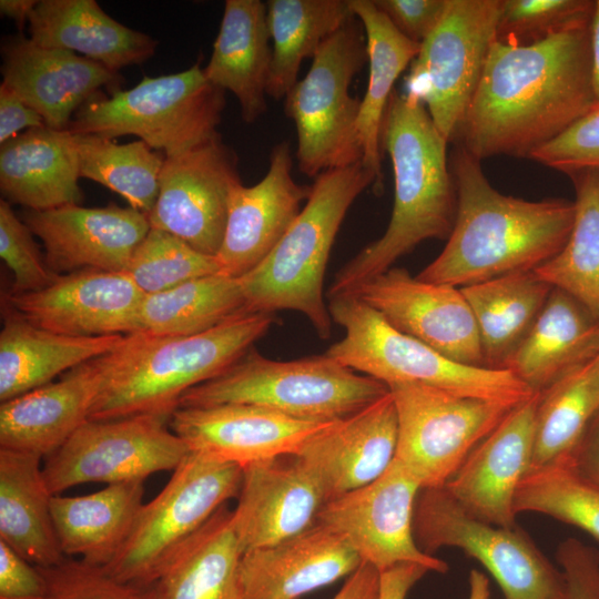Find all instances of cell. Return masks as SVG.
Returning <instances> with one entry per match:
<instances>
[{"label": "cell", "instance_id": "6da1fadb", "mask_svg": "<svg viewBox=\"0 0 599 599\" xmlns=\"http://www.w3.org/2000/svg\"><path fill=\"white\" fill-rule=\"evenodd\" d=\"M590 22L542 41L494 39L455 142L479 161L528 158L596 103Z\"/></svg>", "mask_w": 599, "mask_h": 599}, {"label": "cell", "instance_id": "7a4b0ae2", "mask_svg": "<svg viewBox=\"0 0 599 599\" xmlns=\"http://www.w3.org/2000/svg\"><path fill=\"white\" fill-rule=\"evenodd\" d=\"M451 174L457 192L455 224L444 250L417 278L463 287L534 271L566 244L573 201L505 195L487 180L480 161L459 145Z\"/></svg>", "mask_w": 599, "mask_h": 599}, {"label": "cell", "instance_id": "3957f363", "mask_svg": "<svg viewBox=\"0 0 599 599\" xmlns=\"http://www.w3.org/2000/svg\"><path fill=\"white\" fill-rule=\"evenodd\" d=\"M382 149L392 161L394 205L384 234L362 248L334 276L327 296L352 293L430 238L447 240L457 214L448 142L424 103L393 91L382 125Z\"/></svg>", "mask_w": 599, "mask_h": 599}, {"label": "cell", "instance_id": "277c9868", "mask_svg": "<svg viewBox=\"0 0 599 599\" xmlns=\"http://www.w3.org/2000/svg\"><path fill=\"white\" fill-rule=\"evenodd\" d=\"M274 322V314L243 313L194 335H124L116 347L97 358L102 379L89 420L171 418L184 393L222 374Z\"/></svg>", "mask_w": 599, "mask_h": 599}, {"label": "cell", "instance_id": "5b68a950", "mask_svg": "<svg viewBox=\"0 0 599 599\" xmlns=\"http://www.w3.org/2000/svg\"><path fill=\"white\" fill-rule=\"evenodd\" d=\"M368 186L374 191L376 177L362 162L315 177L306 203L278 244L240 277L246 313L295 311L321 338L331 336L333 321L323 292L328 257L348 209Z\"/></svg>", "mask_w": 599, "mask_h": 599}, {"label": "cell", "instance_id": "8992f818", "mask_svg": "<svg viewBox=\"0 0 599 599\" xmlns=\"http://www.w3.org/2000/svg\"><path fill=\"white\" fill-rule=\"evenodd\" d=\"M388 392L386 384L325 354L274 361L251 348L222 374L184 393L179 408L248 404L304 422L331 423Z\"/></svg>", "mask_w": 599, "mask_h": 599}, {"label": "cell", "instance_id": "52a82bcc", "mask_svg": "<svg viewBox=\"0 0 599 599\" xmlns=\"http://www.w3.org/2000/svg\"><path fill=\"white\" fill-rule=\"evenodd\" d=\"M327 307L345 335L324 354L387 387L415 383L511 405L535 394L509 370L460 364L397 331L355 295L329 297Z\"/></svg>", "mask_w": 599, "mask_h": 599}, {"label": "cell", "instance_id": "ba28073f", "mask_svg": "<svg viewBox=\"0 0 599 599\" xmlns=\"http://www.w3.org/2000/svg\"><path fill=\"white\" fill-rule=\"evenodd\" d=\"M224 108V90L212 84L196 62L182 72L144 77L111 98H93L75 112L67 130L111 140L136 135L169 158L217 136Z\"/></svg>", "mask_w": 599, "mask_h": 599}, {"label": "cell", "instance_id": "9c48e42d", "mask_svg": "<svg viewBox=\"0 0 599 599\" xmlns=\"http://www.w3.org/2000/svg\"><path fill=\"white\" fill-rule=\"evenodd\" d=\"M362 29L353 17L326 39L306 75L285 97V113L296 129L298 167L309 177L362 162L361 100L349 94L353 78L367 60Z\"/></svg>", "mask_w": 599, "mask_h": 599}, {"label": "cell", "instance_id": "30bf717a", "mask_svg": "<svg viewBox=\"0 0 599 599\" xmlns=\"http://www.w3.org/2000/svg\"><path fill=\"white\" fill-rule=\"evenodd\" d=\"M242 475L234 463L189 450L161 491L142 505L126 541L103 568L123 582H158L174 550L237 497Z\"/></svg>", "mask_w": 599, "mask_h": 599}, {"label": "cell", "instance_id": "8fae6325", "mask_svg": "<svg viewBox=\"0 0 599 599\" xmlns=\"http://www.w3.org/2000/svg\"><path fill=\"white\" fill-rule=\"evenodd\" d=\"M414 535L428 555L454 547L479 561L505 599H569L562 570L522 529L474 517L444 486L420 489L414 509Z\"/></svg>", "mask_w": 599, "mask_h": 599}, {"label": "cell", "instance_id": "7c38bea8", "mask_svg": "<svg viewBox=\"0 0 599 599\" xmlns=\"http://www.w3.org/2000/svg\"><path fill=\"white\" fill-rule=\"evenodd\" d=\"M388 389L397 414L395 459L422 489L445 486L516 406L415 383Z\"/></svg>", "mask_w": 599, "mask_h": 599}, {"label": "cell", "instance_id": "4fadbf2b", "mask_svg": "<svg viewBox=\"0 0 599 599\" xmlns=\"http://www.w3.org/2000/svg\"><path fill=\"white\" fill-rule=\"evenodd\" d=\"M504 0H446L444 13L422 42L405 78L435 126L455 141L496 37Z\"/></svg>", "mask_w": 599, "mask_h": 599}, {"label": "cell", "instance_id": "5bb4252c", "mask_svg": "<svg viewBox=\"0 0 599 599\" xmlns=\"http://www.w3.org/2000/svg\"><path fill=\"white\" fill-rule=\"evenodd\" d=\"M169 422L159 415L88 420L45 457L50 493L60 495L87 483L145 481L155 473L174 470L189 448Z\"/></svg>", "mask_w": 599, "mask_h": 599}, {"label": "cell", "instance_id": "9a60e30c", "mask_svg": "<svg viewBox=\"0 0 599 599\" xmlns=\"http://www.w3.org/2000/svg\"><path fill=\"white\" fill-rule=\"evenodd\" d=\"M422 487L394 458L372 483L329 499L317 515L345 537L359 556L383 572L400 564H417L444 573L448 565L424 552L414 535V509Z\"/></svg>", "mask_w": 599, "mask_h": 599}, {"label": "cell", "instance_id": "2e32d148", "mask_svg": "<svg viewBox=\"0 0 599 599\" xmlns=\"http://www.w3.org/2000/svg\"><path fill=\"white\" fill-rule=\"evenodd\" d=\"M238 183L236 154L220 134L165 158L159 195L148 214L151 229L173 234L193 248L215 256L224 236L230 195Z\"/></svg>", "mask_w": 599, "mask_h": 599}, {"label": "cell", "instance_id": "e0dca14e", "mask_svg": "<svg viewBox=\"0 0 599 599\" xmlns=\"http://www.w3.org/2000/svg\"><path fill=\"white\" fill-rule=\"evenodd\" d=\"M394 328L460 364L485 367L473 312L460 287L413 277L390 267L352 293Z\"/></svg>", "mask_w": 599, "mask_h": 599}, {"label": "cell", "instance_id": "ac0fdd59", "mask_svg": "<svg viewBox=\"0 0 599 599\" xmlns=\"http://www.w3.org/2000/svg\"><path fill=\"white\" fill-rule=\"evenodd\" d=\"M144 295L124 272L82 270L59 275L37 292H6L3 302L40 328L97 337L140 332Z\"/></svg>", "mask_w": 599, "mask_h": 599}, {"label": "cell", "instance_id": "d6986e66", "mask_svg": "<svg viewBox=\"0 0 599 599\" xmlns=\"http://www.w3.org/2000/svg\"><path fill=\"white\" fill-rule=\"evenodd\" d=\"M21 219L42 241L45 262L57 275L82 270L124 272L151 229L146 214L114 203L26 209Z\"/></svg>", "mask_w": 599, "mask_h": 599}, {"label": "cell", "instance_id": "ffe728a7", "mask_svg": "<svg viewBox=\"0 0 599 599\" xmlns=\"http://www.w3.org/2000/svg\"><path fill=\"white\" fill-rule=\"evenodd\" d=\"M1 55V84L54 130H67L75 112L102 88L113 94L123 82L119 71L71 51L40 47L23 35L4 39Z\"/></svg>", "mask_w": 599, "mask_h": 599}, {"label": "cell", "instance_id": "44dd1931", "mask_svg": "<svg viewBox=\"0 0 599 599\" xmlns=\"http://www.w3.org/2000/svg\"><path fill=\"white\" fill-rule=\"evenodd\" d=\"M287 142L273 146L268 170L253 186L241 183L231 192L224 236L217 252L222 274L242 277L278 244L300 214L311 186L296 183Z\"/></svg>", "mask_w": 599, "mask_h": 599}, {"label": "cell", "instance_id": "7402d4cb", "mask_svg": "<svg viewBox=\"0 0 599 599\" xmlns=\"http://www.w3.org/2000/svg\"><path fill=\"white\" fill-rule=\"evenodd\" d=\"M538 402L535 393L516 405L444 486L466 511L485 522L517 526L515 497L530 467Z\"/></svg>", "mask_w": 599, "mask_h": 599}, {"label": "cell", "instance_id": "603a6c76", "mask_svg": "<svg viewBox=\"0 0 599 599\" xmlns=\"http://www.w3.org/2000/svg\"><path fill=\"white\" fill-rule=\"evenodd\" d=\"M397 414L392 394L308 436L293 455L316 477L327 501L378 478L395 458Z\"/></svg>", "mask_w": 599, "mask_h": 599}, {"label": "cell", "instance_id": "cb8c5ba5", "mask_svg": "<svg viewBox=\"0 0 599 599\" xmlns=\"http://www.w3.org/2000/svg\"><path fill=\"white\" fill-rule=\"evenodd\" d=\"M327 501L316 477L295 456L243 467L232 526L243 552L275 545L316 522Z\"/></svg>", "mask_w": 599, "mask_h": 599}, {"label": "cell", "instance_id": "d4e9b609", "mask_svg": "<svg viewBox=\"0 0 599 599\" xmlns=\"http://www.w3.org/2000/svg\"><path fill=\"white\" fill-rule=\"evenodd\" d=\"M327 423L304 422L248 404L180 407L169 426L187 446L242 468L293 456L303 441Z\"/></svg>", "mask_w": 599, "mask_h": 599}, {"label": "cell", "instance_id": "484cf974", "mask_svg": "<svg viewBox=\"0 0 599 599\" xmlns=\"http://www.w3.org/2000/svg\"><path fill=\"white\" fill-rule=\"evenodd\" d=\"M361 565L344 536L316 521L281 542L244 552L240 580L245 599H298Z\"/></svg>", "mask_w": 599, "mask_h": 599}, {"label": "cell", "instance_id": "4316f807", "mask_svg": "<svg viewBox=\"0 0 599 599\" xmlns=\"http://www.w3.org/2000/svg\"><path fill=\"white\" fill-rule=\"evenodd\" d=\"M97 358L59 380L1 403L0 448L48 457L84 423L101 386Z\"/></svg>", "mask_w": 599, "mask_h": 599}, {"label": "cell", "instance_id": "83f0119b", "mask_svg": "<svg viewBox=\"0 0 599 599\" xmlns=\"http://www.w3.org/2000/svg\"><path fill=\"white\" fill-rule=\"evenodd\" d=\"M79 179L69 130L34 128L0 144V191L10 204L32 211L80 204Z\"/></svg>", "mask_w": 599, "mask_h": 599}, {"label": "cell", "instance_id": "f1b7e54d", "mask_svg": "<svg viewBox=\"0 0 599 599\" xmlns=\"http://www.w3.org/2000/svg\"><path fill=\"white\" fill-rule=\"evenodd\" d=\"M598 353L599 319L571 295L554 287L502 369L540 393Z\"/></svg>", "mask_w": 599, "mask_h": 599}, {"label": "cell", "instance_id": "f546056e", "mask_svg": "<svg viewBox=\"0 0 599 599\" xmlns=\"http://www.w3.org/2000/svg\"><path fill=\"white\" fill-rule=\"evenodd\" d=\"M38 45L80 53L109 69L141 64L158 41L111 18L95 0H40L29 18Z\"/></svg>", "mask_w": 599, "mask_h": 599}, {"label": "cell", "instance_id": "4dcf8cb0", "mask_svg": "<svg viewBox=\"0 0 599 599\" xmlns=\"http://www.w3.org/2000/svg\"><path fill=\"white\" fill-rule=\"evenodd\" d=\"M1 403L44 386L54 377L108 354L124 335L73 337L40 328L6 302L1 308Z\"/></svg>", "mask_w": 599, "mask_h": 599}, {"label": "cell", "instance_id": "1f68e13d", "mask_svg": "<svg viewBox=\"0 0 599 599\" xmlns=\"http://www.w3.org/2000/svg\"><path fill=\"white\" fill-rule=\"evenodd\" d=\"M266 4L260 0H226L206 79L238 100L244 122L265 113L272 48Z\"/></svg>", "mask_w": 599, "mask_h": 599}, {"label": "cell", "instance_id": "d6a6232c", "mask_svg": "<svg viewBox=\"0 0 599 599\" xmlns=\"http://www.w3.org/2000/svg\"><path fill=\"white\" fill-rule=\"evenodd\" d=\"M144 481L110 484L82 496L53 495L52 520L65 557L105 567L126 541L143 505Z\"/></svg>", "mask_w": 599, "mask_h": 599}, {"label": "cell", "instance_id": "836d02e7", "mask_svg": "<svg viewBox=\"0 0 599 599\" xmlns=\"http://www.w3.org/2000/svg\"><path fill=\"white\" fill-rule=\"evenodd\" d=\"M35 454L0 448V541L38 567L67 557L57 538L51 498Z\"/></svg>", "mask_w": 599, "mask_h": 599}, {"label": "cell", "instance_id": "e575fe53", "mask_svg": "<svg viewBox=\"0 0 599 599\" xmlns=\"http://www.w3.org/2000/svg\"><path fill=\"white\" fill-rule=\"evenodd\" d=\"M243 554L225 505L174 550L158 582L165 599H245Z\"/></svg>", "mask_w": 599, "mask_h": 599}, {"label": "cell", "instance_id": "d590c367", "mask_svg": "<svg viewBox=\"0 0 599 599\" xmlns=\"http://www.w3.org/2000/svg\"><path fill=\"white\" fill-rule=\"evenodd\" d=\"M361 22L369 62L368 82L361 100L357 134L362 164L376 177L374 192L383 191L382 125L394 84L418 54L420 43L402 34L373 0H349Z\"/></svg>", "mask_w": 599, "mask_h": 599}, {"label": "cell", "instance_id": "8d00e7d4", "mask_svg": "<svg viewBox=\"0 0 599 599\" xmlns=\"http://www.w3.org/2000/svg\"><path fill=\"white\" fill-rule=\"evenodd\" d=\"M552 288L535 271L460 287L476 321L486 368L502 369L537 319Z\"/></svg>", "mask_w": 599, "mask_h": 599}, {"label": "cell", "instance_id": "74e56055", "mask_svg": "<svg viewBox=\"0 0 599 599\" xmlns=\"http://www.w3.org/2000/svg\"><path fill=\"white\" fill-rule=\"evenodd\" d=\"M266 19L272 40L267 95L278 100L298 81L304 59L355 14L349 0H268Z\"/></svg>", "mask_w": 599, "mask_h": 599}, {"label": "cell", "instance_id": "f35d334b", "mask_svg": "<svg viewBox=\"0 0 599 599\" xmlns=\"http://www.w3.org/2000/svg\"><path fill=\"white\" fill-rule=\"evenodd\" d=\"M599 413V353L539 393L529 473L562 464Z\"/></svg>", "mask_w": 599, "mask_h": 599}, {"label": "cell", "instance_id": "ab89813d", "mask_svg": "<svg viewBox=\"0 0 599 599\" xmlns=\"http://www.w3.org/2000/svg\"><path fill=\"white\" fill-rule=\"evenodd\" d=\"M243 313L245 298L240 278L216 273L145 294L140 307V332L194 335Z\"/></svg>", "mask_w": 599, "mask_h": 599}, {"label": "cell", "instance_id": "60d3db41", "mask_svg": "<svg viewBox=\"0 0 599 599\" xmlns=\"http://www.w3.org/2000/svg\"><path fill=\"white\" fill-rule=\"evenodd\" d=\"M569 176L576 192L569 237L559 253L534 271L599 319V170Z\"/></svg>", "mask_w": 599, "mask_h": 599}, {"label": "cell", "instance_id": "b9f144b4", "mask_svg": "<svg viewBox=\"0 0 599 599\" xmlns=\"http://www.w3.org/2000/svg\"><path fill=\"white\" fill-rule=\"evenodd\" d=\"M72 134L80 177L106 186L148 216L159 195L165 155L141 140L119 144L97 134Z\"/></svg>", "mask_w": 599, "mask_h": 599}, {"label": "cell", "instance_id": "7bdbcfd3", "mask_svg": "<svg viewBox=\"0 0 599 599\" xmlns=\"http://www.w3.org/2000/svg\"><path fill=\"white\" fill-rule=\"evenodd\" d=\"M514 509L517 515H547L599 541V487L567 461L527 474L517 489Z\"/></svg>", "mask_w": 599, "mask_h": 599}, {"label": "cell", "instance_id": "ee69618b", "mask_svg": "<svg viewBox=\"0 0 599 599\" xmlns=\"http://www.w3.org/2000/svg\"><path fill=\"white\" fill-rule=\"evenodd\" d=\"M220 272L216 256L204 254L156 229H150L124 271L144 294L160 293Z\"/></svg>", "mask_w": 599, "mask_h": 599}, {"label": "cell", "instance_id": "f6af8a7d", "mask_svg": "<svg viewBox=\"0 0 599 599\" xmlns=\"http://www.w3.org/2000/svg\"><path fill=\"white\" fill-rule=\"evenodd\" d=\"M591 0H504L496 39L516 44L542 41L591 21Z\"/></svg>", "mask_w": 599, "mask_h": 599}, {"label": "cell", "instance_id": "bcb514c9", "mask_svg": "<svg viewBox=\"0 0 599 599\" xmlns=\"http://www.w3.org/2000/svg\"><path fill=\"white\" fill-rule=\"evenodd\" d=\"M45 579L42 599H165L159 582L138 586L111 576L103 567L67 557L51 567H39Z\"/></svg>", "mask_w": 599, "mask_h": 599}, {"label": "cell", "instance_id": "7dc6e473", "mask_svg": "<svg viewBox=\"0 0 599 599\" xmlns=\"http://www.w3.org/2000/svg\"><path fill=\"white\" fill-rule=\"evenodd\" d=\"M0 256L13 276L8 291L11 294L43 290L59 276L49 268L33 233L3 199L0 201Z\"/></svg>", "mask_w": 599, "mask_h": 599}, {"label": "cell", "instance_id": "c3c4849f", "mask_svg": "<svg viewBox=\"0 0 599 599\" xmlns=\"http://www.w3.org/2000/svg\"><path fill=\"white\" fill-rule=\"evenodd\" d=\"M529 159L567 175L599 170V103Z\"/></svg>", "mask_w": 599, "mask_h": 599}, {"label": "cell", "instance_id": "681fc988", "mask_svg": "<svg viewBox=\"0 0 599 599\" xmlns=\"http://www.w3.org/2000/svg\"><path fill=\"white\" fill-rule=\"evenodd\" d=\"M556 557L566 577L569 599H599V551L569 538L560 542Z\"/></svg>", "mask_w": 599, "mask_h": 599}, {"label": "cell", "instance_id": "f907efd6", "mask_svg": "<svg viewBox=\"0 0 599 599\" xmlns=\"http://www.w3.org/2000/svg\"><path fill=\"white\" fill-rule=\"evenodd\" d=\"M373 1L402 34L420 44L436 28L446 7V0Z\"/></svg>", "mask_w": 599, "mask_h": 599}, {"label": "cell", "instance_id": "816d5d0a", "mask_svg": "<svg viewBox=\"0 0 599 599\" xmlns=\"http://www.w3.org/2000/svg\"><path fill=\"white\" fill-rule=\"evenodd\" d=\"M44 592L40 568L0 541V599H42Z\"/></svg>", "mask_w": 599, "mask_h": 599}, {"label": "cell", "instance_id": "f5cc1de1", "mask_svg": "<svg viewBox=\"0 0 599 599\" xmlns=\"http://www.w3.org/2000/svg\"><path fill=\"white\" fill-rule=\"evenodd\" d=\"M47 126L43 118L3 84L0 85V144L22 130Z\"/></svg>", "mask_w": 599, "mask_h": 599}, {"label": "cell", "instance_id": "db71d44e", "mask_svg": "<svg viewBox=\"0 0 599 599\" xmlns=\"http://www.w3.org/2000/svg\"><path fill=\"white\" fill-rule=\"evenodd\" d=\"M567 463L585 479L599 487V413Z\"/></svg>", "mask_w": 599, "mask_h": 599}, {"label": "cell", "instance_id": "11a10c76", "mask_svg": "<svg viewBox=\"0 0 599 599\" xmlns=\"http://www.w3.org/2000/svg\"><path fill=\"white\" fill-rule=\"evenodd\" d=\"M428 571L417 564H400L380 572L378 599H406L410 589Z\"/></svg>", "mask_w": 599, "mask_h": 599}, {"label": "cell", "instance_id": "9f6ffc18", "mask_svg": "<svg viewBox=\"0 0 599 599\" xmlns=\"http://www.w3.org/2000/svg\"><path fill=\"white\" fill-rule=\"evenodd\" d=\"M380 572L373 566L362 565L351 575L333 599H378Z\"/></svg>", "mask_w": 599, "mask_h": 599}, {"label": "cell", "instance_id": "6f0895ef", "mask_svg": "<svg viewBox=\"0 0 599 599\" xmlns=\"http://www.w3.org/2000/svg\"><path fill=\"white\" fill-rule=\"evenodd\" d=\"M37 3V0H1L0 12L2 16L12 19L19 30H22L24 24L29 22Z\"/></svg>", "mask_w": 599, "mask_h": 599}, {"label": "cell", "instance_id": "680465c9", "mask_svg": "<svg viewBox=\"0 0 599 599\" xmlns=\"http://www.w3.org/2000/svg\"><path fill=\"white\" fill-rule=\"evenodd\" d=\"M592 87L596 103H599V0L595 2V9L590 23Z\"/></svg>", "mask_w": 599, "mask_h": 599}, {"label": "cell", "instance_id": "91938a15", "mask_svg": "<svg viewBox=\"0 0 599 599\" xmlns=\"http://www.w3.org/2000/svg\"><path fill=\"white\" fill-rule=\"evenodd\" d=\"M469 595L468 599H491L489 580L485 573L473 569L468 578Z\"/></svg>", "mask_w": 599, "mask_h": 599}]
</instances>
